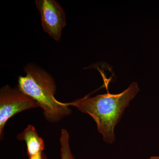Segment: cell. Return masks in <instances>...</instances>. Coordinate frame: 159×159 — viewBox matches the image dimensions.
Masks as SVG:
<instances>
[{
    "instance_id": "277c9868",
    "label": "cell",
    "mask_w": 159,
    "mask_h": 159,
    "mask_svg": "<svg viewBox=\"0 0 159 159\" xmlns=\"http://www.w3.org/2000/svg\"><path fill=\"white\" fill-rule=\"evenodd\" d=\"M36 7L41 17L44 31L56 41H59L66 25V14L55 0H36Z\"/></svg>"
},
{
    "instance_id": "52a82bcc",
    "label": "cell",
    "mask_w": 159,
    "mask_h": 159,
    "mask_svg": "<svg viewBox=\"0 0 159 159\" xmlns=\"http://www.w3.org/2000/svg\"><path fill=\"white\" fill-rule=\"evenodd\" d=\"M29 159H47V157L45 154L41 152L31 157H29Z\"/></svg>"
},
{
    "instance_id": "5b68a950",
    "label": "cell",
    "mask_w": 159,
    "mask_h": 159,
    "mask_svg": "<svg viewBox=\"0 0 159 159\" xmlns=\"http://www.w3.org/2000/svg\"><path fill=\"white\" fill-rule=\"evenodd\" d=\"M17 139L25 142L27 155L29 157L43 152L45 149L43 140L39 136L34 126L29 125L21 133L17 136Z\"/></svg>"
},
{
    "instance_id": "6da1fadb",
    "label": "cell",
    "mask_w": 159,
    "mask_h": 159,
    "mask_svg": "<svg viewBox=\"0 0 159 159\" xmlns=\"http://www.w3.org/2000/svg\"><path fill=\"white\" fill-rule=\"evenodd\" d=\"M139 90L138 84L133 82L120 93L110 94L107 91L106 94L93 97L87 95L67 103L91 116L97 123V130L102 135L104 142L112 144L116 139L115 127Z\"/></svg>"
},
{
    "instance_id": "3957f363",
    "label": "cell",
    "mask_w": 159,
    "mask_h": 159,
    "mask_svg": "<svg viewBox=\"0 0 159 159\" xmlns=\"http://www.w3.org/2000/svg\"><path fill=\"white\" fill-rule=\"evenodd\" d=\"M39 107L37 102L24 93L19 86H4L0 90V138L2 140L6 123L22 111Z\"/></svg>"
},
{
    "instance_id": "8992f818",
    "label": "cell",
    "mask_w": 159,
    "mask_h": 159,
    "mask_svg": "<svg viewBox=\"0 0 159 159\" xmlns=\"http://www.w3.org/2000/svg\"><path fill=\"white\" fill-rule=\"evenodd\" d=\"M61 159H75L71 152L70 145V136L67 131L61 130L60 139Z\"/></svg>"
},
{
    "instance_id": "7a4b0ae2",
    "label": "cell",
    "mask_w": 159,
    "mask_h": 159,
    "mask_svg": "<svg viewBox=\"0 0 159 159\" xmlns=\"http://www.w3.org/2000/svg\"><path fill=\"white\" fill-rule=\"evenodd\" d=\"M24 70L26 75L19 77L18 85L42 108L47 121L57 122L70 115L67 103L57 101L54 97L56 84L51 74L33 63L28 64Z\"/></svg>"
},
{
    "instance_id": "ba28073f",
    "label": "cell",
    "mask_w": 159,
    "mask_h": 159,
    "mask_svg": "<svg viewBox=\"0 0 159 159\" xmlns=\"http://www.w3.org/2000/svg\"><path fill=\"white\" fill-rule=\"evenodd\" d=\"M148 159H159V156H152Z\"/></svg>"
}]
</instances>
